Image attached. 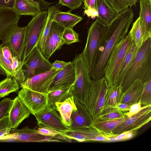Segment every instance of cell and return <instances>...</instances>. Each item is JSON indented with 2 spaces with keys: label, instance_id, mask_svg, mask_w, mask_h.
Returning a JSON list of instances; mask_svg holds the SVG:
<instances>
[{
  "label": "cell",
  "instance_id": "6",
  "mask_svg": "<svg viewBox=\"0 0 151 151\" xmlns=\"http://www.w3.org/2000/svg\"><path fill=\"white\" fill-rule=\"evenodd\" d=\"M48 11H42L33 16L26 26L24 44L20 58L23 63L36 46L45 27Z\"/></svg>",
  "mask_w": 151,
  "mask_h": 151
},
{
  "label": "cell",
  "instance_id": "49",
  "mask_svg": "<svg viewBox=\"0 0 151 151\" xmlns=\"http://www.w3.org/2000/svg\"><path fill=\"white\" fill-rule=\"evenodd\" d=\"M131 106L125 103H120L117 106V108L121 111L126 113L129 110Z\"/></svg>",
  "mask_w": 151,
  "mask_h": 151
},
{
  "label": "cell",
  "instance_id": "35",
  "mask_svg": "<svg viewBox=\"0 0 151 151\" xmlns=\"http://www.w3.org/2000/svg\"><path fill=\"white\" fill-rule=\"evenodd\" d=\"M12 66L14 77L19 82L21 83L25 80V76L22 69V62L16 56H12Z\"/></svg>",
  "mask_w": 151,
  "mask_h": 151
},
{
  "label": "cell",
  "instance_id": "2",
  "mask_svg": "<svg viewBox=\"0 0 151 151\" xmlns=\"http://www.w3.org/2000/svg\"><path fill=\"white\" fill-rule=\"evenodd\" d=\"M151 78V38L139 48L135 59L121 84L124 93L136 80L144 83Z\"/></svg>",
  "mask_w": 151,
  "mask_h": 151
},
{
  "label": "cell",
  "instance_id": "47",
  "mask_svg": "<svg viewBox=\"0 0 151 151\" xmlns=\"http://www.w3.org/2000/svg\"><path fill=\"white\" fill-rule=\"evenodd\" d=\"M70 62L56 60L52 64V65L53 68L61 70L68 65Z\"/></svg>",
  "mask_w": 151,
  "mask_h": 151
},
{
  "label": "cell",
  "instance_id": "30",
  "mask_svg": "<svg viewBox=\"0 0 151 151\" xmlns=\"http://www.w3.org/2000/svg\"><path fill=\"white\" fill-rule=\"evenodd\" d=\"M73 86L49 92L47 93V106L50 108L56 110V103L62 102L71 96L70 92Z\"/></svg>",
  "mask_w": 151,
  "mask_h": 151
},
{
  "label": "cell",
  "instance_id": "32",
  "mask_svg": "<svg viewBox=\"0 0 151 151\" xmlns=\"http://www.w3.org/2000/svg\"><path fill=\"white\" fill-rule=\"evenodd\" d=\"M19 83L14 77H6L0 81V98L17 91L20 88Z\"/></svg>",
  "mask_w": 151,
  "mask_h": 151
},
{
  "label": "cell",
  "instance_id": "42",
  "mask_svg": "<svg viewBox=\"0 0 151 151\" xmlns=\"http://www.w3.org/2000/svg\"><path fill=\"white\" fill-rule=\"evenodd\" d=\"M13 101L14 99L8 98L0 101V119L8 114Z\"/></svg>",
  "mask_w": 151,
  "mask_h": 151
},
{
  "label": "cell",
  "instance_id": "16",
  "mask_svg": "<svg viewBox=\"0 0 151 151\" xmlns=\"http://www.w3.org/2000/svg\"><path fill=\"white\" fill-rule=\"evenodd\" d=\"M9 135L12 138L24 142L58 141L52 139L54 138L53 137L40 134L36 128L30 129L28 126L20 129L12 128Z\"/></svg>",
  "mask_w": 151,
  "mask_h": 151
},
{
  "label": "cell",
  "instance_id": "19",
  "mask_svg": "<svg viewBox=\"0 0 151 151\" xmlns=\"http://www.w3.org/2000/svg\"><path fill=\"white\" fill-rule=\"evenodd\" d=\"M60 134L79 142L89 141L90 139L99 135H104L91 126L77 129H68L59 131Z\"/></svg>",
  "mask_w": 151,
  "mask_h": 151
},
{
  "label": "cell",
  "instance_id": "50",
  "mask_svg": "<svg viewBox=\"0 0 151 151\" xmlns=\"http://www.w3.org/2000/svg\"><path fill=\"white\" fill-rule=\"evenodd\" d=\"M108 137H109L104 135H99L91 138L89 139V141H97L107 142V138Z\"/></svg>",
  "mask_w": 151,
  "mask_h": 151
},
{
  "label": "cell",
  "instance_id": "24",
  "mask_svg": "<svg viewBox=\"0 0 151 151\" xmlns=\"http://www.w3.org/2000/svg\"><path fill=\"white\" fill-rule=\"evenodd\" d=\"M139 48L136 46L132 40L120 69L116 86L121 85L125 76L135 59Z\"/></svg>",
  "mask_w": 151,
  "mask_h": 151
},
{
  "label": "cell",
  "instance_id": "43",
  "mask_svg": "<svg viewBox=\"0 0 151 151\" xmlns=\"http://www.w3.org/2000/svg\"><path fill=\"white\" fill-rule=\"evenodd\" d=\"M83 1V0H59L58 4L67 6L71 11L79 7Z\"/></svg>",
  "mask_w": 151,
  "mask_h": 151
},
{
  "label": "cell",
  "instance_id": "14",
  "mask_svg": "<svg viewBox=\"0 0 151 151\" xmlns=\"http://www.w3.org/2000/svg\"><path fill=\"white\" fill-rule=\"evenodd\" d=\"M34 115L40 127H50L58 131L64 130L69 128L64 123L56 110L47 106Z\"/></svg>",
  "mask_w": 151,
  "mask_h": 151
},
{
  "label": "cell",
  "instance_id": "31",
  "mask_svg": "<svg viewBox=\"0 0 151 151\" xmlns=\"http://www.w3.org/2000/svg\"><path fill=\"white\" fill-rule=\"evenodd\" d=\"M58 7L55 6L48 7V14L46 24L36 46L42 53L44 48L45 43L48 35L52 22L54 19L56 13L59 10Z\"/></svg>",
  "mask_w": 151,
  "mask_h": 151
},
{
  "label": "cell",
  "instance_id": "38",
  "mask_svg": "<svg viewBox=\"0 0 151 151\" xmlns=\"http://www.w3.org/2000/svg\"><path fill=\"white\" fill-rule=\"evenodd\" d=\"M62 38L64 44L68 45L79 42L78 34L72 28H65L62 34Z\"/></svg>",
  "mask_w": 151,
  "mask_h": 151
},
{
  "label": "cell",
  "instance_id": "33",
  "mask_svg": "<svg viewBox=\"0 0 151 151\" xmlns=\"http://www.w3.org/2000/svg\"><path fill=\"white\" fill-rule=\"evenodd\" d=\"M129 33L136 46L139 48L147 40L141 28L139 17L133 23Z\"/></svg>",
  "mask_w": 151,
  "mask_h": 151
},
{
  "label": "cell",
  "instance_id": "5",
  "mask_svg": "<svg viewBox=\"0 0 151 151\" xmlns=\"http://www.w3.org/2000/svg\"><path fill=\"white\" fill-rule=\"evenodd\" d=\"M73 62L75 67L76 78L70 95L83 105L85 97L91 85L92 79L82 53L76 55Z\"/></svg>",
  "mask_w": 151,
  "mask_h": 151
},
{
  "label": "cell",
  "instance_id": "54",
  "mask_svg": "<svg viewBox=\"0 0 151 151\" xmlns=\"http://www.w3.org/2000/svg\"><path fill=\"white\" fill-rule=\"evenodd\" d=\"M0 74L6 76V74L4 71L0 67Z\"/></svg>",
  "mask_w": 151,
  "mask_h": 151
},
{
  "label": "cell",
  "instance_id": "41",
  "mask_svg": "<svg viewBox=\"0 0 151 151\" xmlns=\"http://www.w3.org/2000/svg\"><path fill=\"white\" fill-rule=\"evenodd\" d=\"M109 5L119 13L129 6L128 0H106Z\"/></svg>",
  "mask_w": 151,
  "mask_h": 151
},
{
  "label": "cell",
  "instance_id": "10",
  "mask_svg": "<svg viewBox=\"0 0 151 151\" xmlns=\"http://www.w3.org/2000/svg\"><path fill=\"white\" fill-rule=\"evenodd\" d=\"M61 70L52 68L48 71L35 75L19 83L20 87L46 94L49 92L50 87L54 78Z\"/></svg>",
  "mask_w": 151,
  "mask_h": 151
},
{
  "label": "cell",
  "instance_id": "1",
  "mask_svg": "<svg viewBox=\"0 0 151 151\" xmlns=\"http://www.w3.org/2000/svg\"><path fill=\"white\" fill-rule=\"evenodd\" d=\"M134 13L127 8L119 13L109 24L106 25L101 34L91 78L97 80L104 76L109 55L114 47L127 35L133 22Z\"/></svg>",
  "mask_w": 151,
  "mask_h": 151
},
{
  "label": "cell",
  "instance_id": "12",
  "mask_svg": "<svg viewBox=\"0 0 151 151\" xmlns=\"http://www.w3.org/2000/svg\"><path fill=\"white\" fill-rule=\"evenodd\" d=\"M65 28L54 20L51 24L42 54L49 60L52 54L64 44L62 38Z\"/></svg>",
  "mask_w": 151,
  "mask_h": 151
},
{
  "label": "cell",
  "instance_id": "27",
  "mask_svg": "<svg viewBox=\"0 0 151 151\" xmlns=\"http://www.w3.org/2000/svg\"><path fill=\"white\" fill-rule=\"evenodd\" d=\"M70 11L63 12L59 10L56 14L54 20L63 26L65 28L73 29L83 18L77 15L72 14Z\"/></svg>",
  "mask_w": 151,
  "mask_h": 151
},
{
  "label": "cell",
  "instance_id": "52",
  "mask_svg": "<svg viewBox=\"0 0 151 151\" xmlns=\"http://www.w3.org/2000/svg\"><path fill=\"white\" fill-rule=\"evenodd\" d=\"M127 131L128 132L126 136L125 140L129 139L132 138L135 133L130 131Z\"/></svg>",
  "mask_w": 151,
  "mask_h": 151
},
{
  "label": "cell",
  "instance_id": "26",
  "mask_svg": "<svg viewBox=\"0 0 151 151\" xmlns=\"http://www.w3.org/2000/svg\"><path fill=\"white\" fill-rule=\"evenodd\" d=\"M97 18L103 24L107 25L117 16L118 13L107 3L106 0H96Z\"/></svg>",
  "mask_w": 151,
  "mask_h": 151
},
{
  "label": "cell",
  "instance_id": "17",
  "mask_svg": "<svg viewBox=\"0 0 151 151\" xmlns=\"http://www.w3.org/2000/svg\"><path fill=\"white\" fill-rule=\"evenodd\" d=\"M21 16L12 8L0 7V40L18 26Z\"/></svg>",
  "mask_w": 151,
  "mask_h": 151
},
{
  "label": "cell",
  "instance_id": "51",
  "mask_svg": "<svg viewBox=\"0 0 151 151\" xmlns=\"http://www.w3.org/2000/svg\"><path fill=\"white\" fill-rule=\"evenodd\" d=\"M128 131H125L115 136L116 142L125 140Z\"/></svg>",
  "mask_w": 151,
  "mask_h": 151
},
{
  "label": "cell",
  "instance_id": "13",
  "mask_svg": "<svg viewBox=\"0 0 151 151\" xmlns=\"http://www.w3.org/2000/svg\"><path fill=\"white\" fill-rule=\"evenodd\" d=\"M26 26H17L12 29L2 40L3 46H8L12 56H16L20 61L25 38Z\"/></svg>",
  "mask_w": 151,
  "mask_h": 151
},
{
  "label": "cell",
  "instance_id": "15",
  "mask_svg": "<svg viewBox=\"0 0 151 151\" xmlns=\"http://www.w3.org/2000/svg\"><path fill=\"white\" fill-rule=\"evenodd\" d=\"M75 78V67L72 61L57 73L50 85L49 92L73 86Z\"/></svg>",
  "mask_w": 151,
  "mask_h": 151
},
{
  "label": "cell",
  "instance_id": "20",
  "mask_svg": "<svg viewBox=\"0 0 151 151\" xmlns=\"http://www.w3.org/2000/svg\"><path fill=\"white\" fill-rule=\"evenodd\" d=\"M127 117L125 113L123 116L117 119L95 121L91 124V126L104 135L113 137L115 136L112 134L113 130L124 122Z\"/></svg>",
  "mask_w": 151,
  "mask_h": 151
},
{
  "label": "cell",
  "instance_id": "8",
  "mask_svg": "<svg viewBox=\"0 0 151 151\" xmlns=\"http://www.w3.org/2000/svg\"><path fill=\"white\" fill-rule=\"evenodd\" d=\"M52 68V64L43 56L36 46L22 63V69L25 80L35 75L48 71Z\"/></svg>",
  "mask_w": 151,
  "mask_h": 151
},
{
  "label": "cell",
  "instance_id": "44",
  "mask_svg": "<svg viewBox=\"0 0 151 151\" xmlns=\"http://www.w3.org/2000/svg\"><path fill=\"white\" fill-rule=\"evenodd\" d=\"M37 130L38 133L40 134L53 137L56 135L60 134L59 131L48 127H40Z\"/></svg>",
  "mask_w": 151,
  "mask_h": 151
},
{
  "label": "cell",
  "instance_id": "46",
  "mask_svg": "<svg viewBox=\"0 0 151 151\" xmlns=\"http://www.w3.org/2000/svg\"><path fill=\"white\" fill-rule=\"evenodd\" d=\"M2 50L4 56L12 64V55L9 48L6 46H3Z\"/></svg>",
  "mask_w": 151,
  "mask_h": 151
},
{
  "label": "cell",
  "instance_id": "48",
  "mask_svg": "<svg viewBox=\"0 0 151 151\" xmlns=\"http://www.w3.org/2000/svg\"><path fill=\"white\" fill-rule=\"evenodd\" d=\"M15 0H0V7L12 8Z\"/></svg>",
  "mask_w": 151,
  "mask_h": 151
},
{
  "label": "cell",
  "instance_id": "28",
  "mask_svg": "<svg viewBox=\"0 0 151 151\" xmlns=\"http://www.w3.org/2000/svg\"><path fill=\"white\" fill-rule=\"evenodd\" d=\"M124 94L121 86L109 88L106 96L103 109L117 107L122 101Z\"/></svg>",
  "mask_w": 151,
  "mask_h": 151
},
{
  "label": "cell",
  "instance_id": "37",
  "mask_svg": "<svg viewBox=\"0 0 151 151\" xmlns=\"http://www.w3.org/2000/svg\"><path fill=\"white\" fill-rule=\"evenodd\" d=\"M84 13L92 19L98 16L96 0H83Z\"/></svg>",
  "mask_w": 151,
  "mask_h": 151
},
{
  "label": "cell",
  "instance_id": "9",
  "mask_svg": "<svg viewBox=\"0 0 151 151\" xmlns=\"http://www.w3.org/2000/svg\"><path fill=\"white\" fill-rule=\"evenodd\" d=\"M151 120V105L143 106L139 112L127 117L124 122L114 129L112 134L116 136L127 131L135 132Z\"/></svg>",
  "mask_w": 151,
  "mask_h": 151
},
{
  "label": "cell",
  "instance_id": "18",
  "mask_svg": "<svg viewBox=\"0 0 151 151\" xmlns=\"http://www.w3.org/2000/svg\"><path fill=\"white\" fill-rule=\"evenodd\" d=\"M31 114L20 98L18 96H16L14 99L13 105L8 114L12 128H17Z\"/></svg>",
  "mask_w": 151,
  "mask_h": 151
},
{
  "label": "cell",
  "instance_id": "55",
  "mask_svg": "<svg viewBox=\"0 0 151 151\" xmlns=\"http://www.w3.org/2000/svg\"><path fill=\"white\" fill-rule=\"evenodd\" d=\"M149 1L150 2H151V0H147Z\"/></svg>",
  "mask_w": 151,
  "mask_h": 151
},
{
  "label": "cell",
  "instance_id": "34",
  "mask_svg": "<svg viewBox=\"0 0 151 151\" xmlns=\"http://www.w3.org/2000/svg\"><path fill=\"white\" fill-rule=\"evenodd\" d=\"M125 113L126 112L121 111L117 107L104 108L102 110L98 119L96 120L117 119L123 116Z\"/></svg>",
  "mask_w": 151,
  "mask_h": 151
},
{
  "label": "cell",
  "instance_id": "11",
  "mask_svg": "<svg viewBox=\"0 0 151 151\" xmlns=\"http://www.w3.org/2000/svg\"><path fill=\"white\" fill-rule=\"evenodd\" d=\"M18 96L33 115L47 106V94L23 88L18 91Z\"/></svg>",
  "mask_w": 151,
  "mask_h": 151
},
{
  "label": "cell",
  "instance_id": "4",
  "mask_svg": "<svg viewBox=\"0 0 151 151\" xmlns=\"http://www.w3.org/2000/svg\"><path fill=\"white\" fill-rule=\"evenodd\" d=\"M132 41L128 33L114 47L109 55L104 73L109 88L116 86L120 69Z\"/></svg>",
  "mask_w": 151,
  "mask_h": 151
},
{
  "label": "cell",
  "instance_id": "22",
  "mask_svg": "<svg viewBox=\"0 0 151 151\" xmlns=\"http://www.w3.org/2000/svg\"><path fill=\"white\" fill-rule=\"evenodd\" d=\"M12 9L21 16H34L41 11V5L35 0H15Z\"/></svg>",
  "mask_w": 151,
  "mask_h": 151
},
{
  "label": "cell",
  "instance_id": "36",
  "mask_svg": "<svg viewBox=\"0 0 151 151\" xmlns=\"http://www.w3.org/2000/svg\"><path fill=\"white\" fill-rule=\"evenodd\" d=\"M140 101L142 107L151 105V78L144 82Z\"/></svg>",
  "mask_w": 151,
  "mask_h": 151
},
{
  "label": "cell",
  "instance_id": "3",
  "mask_svg": "<svg viewBox=\"0 0 151 151\" xmlns=\"http://www.w3.org/2000/svg\"><path fill=\"white\" fill-rule=\"evenodd\" d=\"M91 85L85 98L83 105L74 99L82 109L91 124L99 118L103 109L105 100L109 87L104 76L97 80L92 79Z\"/></svg>",
  "mask_w": 151,
  "mask_h": 151
},
{
  "label": "cell",
  "instance_id": "53",
  "mask_svg": "<svg viewBox=\"0 0 151 151\" xmlns=\"http://www.w3.org/2000/svg\"><path fill=\"white\" fill-rule=\"evenodd\" d=\"M129 6L130 8L133 6H135L136 3L138 1L137 0H128Z\"/></svg>",
  "mask_w": 151,
  "mask_h": 151
},
{
  "label": "cell",
  "instance_id": "7",
  "mask_svg": "<svg viewBox=\"0 0 151 151\" xmlns=\"http://www.w3.org/2000/svg\"><path fill=\"white\" fill-rule=\"evenodd\" d=\"M105 26L97 18L92 23L88 31L86 42L82 53L90 75L94 67L100 38Z\"/></svg>",
  "mask_w": 151,
  "mask_h": 151
},
{
  "label": "cell",
  "instance_id": "21",
  "mask_svg": "<svg viewBox=\"0 0 151 151\" xmlns=\"http://www.w3.org/2000/svg\"><path fill=\"white\" fill-rule=\"evenodd\" d=\"M139 17L141 26L147 39L151 37V2L140 0Z\"/></svg>",
  "mask_w": 151,
  "mask_h": 151
},
{
  "label": "cell",
  "instance_id": "40",
  "mask_svg": "<svg viewBox=\"0 0 151 151\" xmlns=\"http://www.w3.org/2000/svg\"><path fill=\"white\" fill-rule=\"evenodd\" d=\"M12 129L8 114L0 119V138L9 135Z\"/></svg>",
  "mask_w": 151,
  "mask_h": 151
},
{
  "label": "cell",
  "instance_id": "45",
  "mask_svg": "<svg viewBox=\"0 0 151 151\" xmlns=\"http://www.w3.org/2000/svg\"><path fill=\"white\" fill-rule=\"evenodd\" d=\"M140 101L131 105L129 110L125 113L128 117L139 112L142 108Z\"/></svg>",
  "mask_w": 151,
  "mask_h": 151
},
{
  "label": "cell",
  "instance_id": "25",
  "mask_svg": "<svg viewBox=\"0 0 151 151\" xmlns=\"http://www.w3.org/2000/svg\"><path fill=\"white\" fill-rule=\"evenodd\" d=\"M56 110L59 112L63 122L69 128L72 112L77 108L73 97L71 96L62 102L56 103Z\"/></svg>",
  "mask_w": 151,
  "mask_h": 151
},
{
  "label": "cell",
  "instance_id": "23",
  "mask_svg": "<svg viewBox=\"0 0 151 151\" xmlns=\"http://www.w3.org/2000/svg\"><path fill=\"white\" fill-rule=\"evenodd\" d=\"M144 83L136 80L124 93L120 103L131 105L139 102L143 91Z\"/></svg>",
  "mask_w": 151,
  "mask_h": 151
},
{
  "label": "cell",
  "instance_id": "29",
  "mask_svg": "<svg viewBox=\"0 0 151 151\" xmlns=\"http://www.w3.org/2000/svg\"><path fill=\"white\" fill-rule=\"evenodd\" d=\"M75 103L77 108L72 112L71 124L69 128L77 129L90 126L91 123L83 110L77 103Z\"/></svg>",
  "mask_w": 151,
  "mask_h": 151
},
{
  "label": "cell",
  "instance_id": "39",
  "mask_svg": "<svg viewBox=\"0 0 151 151\" xmlns=\"http://www.w3.org/2000/svg\"><path fill=\"white\" fill-rule=\"evenodd\" d=\"M2 44L0 45V67L5 72L7 77H14L12 64L3 55L2 52Z\"/></svg>",
  "mask_w": 151,
  "mask_h": 151
}]
</instances>
